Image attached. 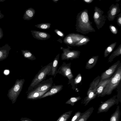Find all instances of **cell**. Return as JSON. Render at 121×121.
I'll use <instances>...</instances> for the list:
<instances>
[{
    "instance_id": "6da1fadb",
    "label": "cell",
    "mask_w": 121,
    "mask_h": 121,
    "mask_svg": "<svg viewBox=\"0 0 121 121\" xmlns=\"http://www.w3.org/2000/svg\"><path fill=\"white\" fill-rule=\"evenodd\" d=\"M76 29L77 32L85 34L95 30L89 19L88 10L85 9L78 13L76 17Z\"/></svg>"
},
{
    "instance_id": "7a4b0ae2",
    "label": "cell",
    "mask_w": 121,
    "mask_h": 121,
    "mask_svg": "<svg viewBox=\"0 0 121 121\" xmlns=\"http://www.w3.org/2000/svg\"><path fill=\"white\" fill-rule=\"evenodd\" d=\"M110 78L109 82L106 86L100 97H103L106 95H111L112 91L119 85L121 79V64L116 71Z\"/></svg>"
},
{
    "instance_id": "3957f363",
    "label": "cell",
    "mask_w": 121,
    "mask_h": 121,
    "mask_svg": "<svg viewBox=\"0 0 121 121\" xmlns=\"http://www.w3.org/2000/svg\"><path fill=\"white\" fill-rule=\"evenodd\" d=\"M52 64V62L42 67L39 71L30 84L28 89L29 91L36 85L46 79L47 75L50 71Z\"/></svg>"
},
{
    "instance_id": "277c9868",
    "label": "cell",
    "mask_w": 121,
    "mask_h": 121,
    "mask_svg": "<svg viewBox=\"0 0 121 121\" xmlns=\"http://www.w3.org/2000/svg\"><path fill=\"white\" fill-rule=\"evenodd\" d=\"M93 16L94 21L98 29L104 25L106 20L107 16L104 15L103 11L97 7H95Z\"/></svg>"
},
{
    "instance_id": "5b68a950",
    "label": "cell",
    "mask_w": 121,
    "mask_h": 121,
    "mask_svg": "<svg viewBox=\"0 0 121 121\" xmlns=\"http://www.w3.org/2000/svg\"><path fill=\"white\" fill-rule=\"evenodd\" d=\"M119 101L115 95L108 99L100 104L98 109L97 113L107 112L112 106L115 104H117Z\"/></svg>"
},
{
    "instance_id": "8992f818",
    "label": "cell",
    "mask_w": 121,
    "mask_h": 121,
    "mask_svg": "<svg viewBox=\"0 0 121 121\" xmlns=\"http://www.w3.org/2000/svg\"><path fill=\"white\" fill-rule=\"evenodd\" d=\"M68 48H64L62 47H60L62 50L63 52L61 55V60H73L74 59L79 58L80 52L78 51L70 50L69 49L71 48L67 46Z\"/></svg>"
},
{
    "instance_id": "52a82bcc",
    "label": "cell",
    "mask_w": 121,
    "mask_h": 121,
    "mask_svg": "<svg viewBox=\"0 0 121 121\" xmlns=\"http://www.w3.org/2000/svg\"><path fill=\"white\" fill-rule=\"evenodd\" d=\"M52 78L51 77L43 80L34 86L29 91L39 92L45 91L51 88L53 85Z\"/></svg>"
},
{
    "instance_id": "ba28073f",
    "label": "cell",
    "mask_w": 121,
    "mask_h": 121,
    "mask_svg": "<svg viewBox=\"0 0 121 121\" xmlns=\"http://www.w3.org/2000/svg\"><path fill=\"white\" fill-rule=\"evenodd\" d=\"M71 64L70 63H66L65 62H63L57 70L56 74L59 73L67 77L69 80H71L74 77L71 69Z\"/></svg>"
},
{
    "instance_id": "9c48e42d",
    "label": "cell",
    "mask_w": 121,
    "mask_h": 121,
    "mask_svg": "<svg viewBox=\"0 0 121 121\" xmlns=\"http://www.w3.org/2000/svg\"><path fill=\"white\" fill-rule=\"evenodd\" d=\"M120 64V61L118 60L112 65L107 70L102 73L100 77V81L110 78Z\"/></svg>"
},
{
    "instance_id": "30bf717a",
    "label": "cell",
    "mask_w": 121,
    "mask_h": 121,
    "mask_svg": "<svg viewBox=\"0 0 121 121\" xmlns=\"http://www.w3.org/2000/svg\"><path fill=\"white\" fill-rule=\"evenodd\" d=\"M119 4H112L109 8L107 12V18L109 21H113L118 14L120 12Z\"/></svg>"
},
{
    "instance_id": "8fae6325",
    "label": "cell",
    "mask_w": 121,
    "mask_h": 121,
    "mask_svg": "<svg viewBox=\"0 0 121 121\" xmlns=\"http://www.w3.org/2000/svg\"><path fill=\"white\" fill-rule=\"evenodd\" d=\"M63 85H56L54 83L52 86L44 95L39 99L54 95L61 91L63 88Z\"/></svg>"
},
{
    "instance_id": "7c38bea8",
    "label": "cell",
    "mask_w": 121,
    "mask_h": 121,
    "mask_svg": "<svg viewBox=\"0 0 121 121\" xmlns=\"http://www.w3.org/2000/svg\"><path fill=\"white\" fill-rule=\"evenodd\" d=\"M33 37L39 40H45L50 38L51 35L47 32L36 30L30 31Z\"/></svg>"
},
{
    "instance_id": "4fadbf2b",
    "label": "cell",
    "mask_w": 121,
    "mask_h": 121,
    "mask_svg": "<svg viewBox=\"0 0 121 121\" xmlns=\"http://www.w3.org/2000/svg\"><path fill=\"white\" fill-rule=\"evenodd\" d=\"M97 86L92 90L88 89L87 93V96L83 100L82 104L86 106L92 100L95 98L97 96L96 93Z\"/></svg>"
},
{
    "instance_id": "5bb4252c",
    "label": "cell",
    "mask_w": 121,
    "mask_h": 121,
    "mask_svg": "<svg viewBox=\"0 0 121 121\" xmlns=\"http://www.w3.org/2000/svg\"><path fill=\"white\" fill-rule=\"evenodd\" d=\"M60 56L59 53L54 58L52 62V64L50 71L48 75L49 76L51 75L55 78L56 75L58 66V65L59 60Z\"/></svg>"
},
{
    "instance_id": "9a60e30c",
    "label": "cell",
    "mask_w": 121,
    "mask_h": 121,
    "mask_svg": "<svg viewBox=\"0 0 121 121\" xmlns=\"http://www.w3.org/2000/svg\"><path fill=\"white\" fill-rule=\"evenodd\" d=\"M110 78L100 81L97 86L96 93L97 97H100L104 89L110 81Z\"/></svg>"
},
{
    "instance_id": "2e32d148",
    "label": "cell",
    "mask_w": 121,
    "mask_h": 121,
    "mask_svg": "<svg viewBox=\"0 0 121 121\" xmlns=\"http://www.w3.org/2000/svg\"><path fill=\"white\" fill-rule=\"evenodd\" d=\"M50 88L45 91L39 92L29 91L27 98L31 99L39 98L48 91Z\"/></svg>"
},
{
    "instance_id": "e0dca14e",
    "label": "cell",
    "mask_w": 121,
    "mask_h": 121,
    "mask_svg": "<svg viewBox=\"0 0 121 121\" xmlns=\"http://www.w3.org/2000/svg\"><path fill=\"white\" fill-rule=\"evenodd\" d=\"M94 108L93 107L89 108L83 113L77 121H87L93 112Z\"/></svg>"
},
{
    "instance_id": "ac0fdd59",
    "label": "cell",
    "mask_w": 121,
    "mask_h": 121,
    "mask_svg": "<svg viewBox=\"0 0 121 121\" xmlns=\"http://www.w3.org/2000/svg\"><path fill=\"white\" fill-rule=\"evenodd\" d=\"M99 57V56H94L91 58L87 61L85 68L87 69H89L93 68L96 65Z\"/></svg>"
},
{
    "instance_id": "d6986e66",
    "label": "cell",
    "mask_w": 121,
    "mask_h": 121,
    "mask_svg": "<svg viewBox=\"0 0 121 121\" xmlns=\"http://www.w3.org/2000/svg\"><path fill=\"white\" fill-rule=\"evenodd\" d=\"M121 115L119 106H117L115 111L111 115L109 121H119Z\"/></svg>"
},
{
    "instance_id": "ffe728a7",
    "label": "cell",
    "mask_w": 121,
    "mask_h": 121,
    "mask_svg": "<svg viewBox=\"0 0 121 121\" xmlns=\"http://www.w3.org/2000/svg\"><path fill=\"white\" fill-rule=\"evenodd\" d=\"M35 13V10L32 8H30L26 9L24 15V19L30 20L34 17Z\"/></svg>"
},
{
    "instance_id": "44dd1931",
    "label": "cell",
    "mask_w": 121,
    "mask_h": 121,
    "mask_svg": "<svg viewBox=\"0 0 121 121\" xmlns=\"http://www.w3.org/2000/svg\"><path fill=\"white\" fill-rule=\"evenodd\" d=\"M121 54V44L112 54L108 59V62H111L114 58Z\"/></svg>"
},
{
    "instance_id": "7402d4cb",
    "label": "cell",
    "mask_w": 121,
    "mask_h": 121,
    "mask_svg": "<svg viewBox=\"0 0 121 121\" xmlns=\"http://www.w3.org/2000/svg\"><path fill=\"white\" fill-rule=\"evenodd\" d=\"M117 42L112 43L109 45L105 50L104 52V57H107L113 50L116 46Z\"/></svg>"
},
{
    "instance_id": "603a6c76",
    "label": "cell",
    "mask_w": 121,
    "mask_h": 121,
    "mask_svg": "<svg viewBox=\"0 0 121 121\" xmlns=\"http://www.w3.org/2000/svg\"><path fill=\"white\" fill-rule=\"evenodd\" d=\"M101 77L99 76L95 78L91 83L88 89L92 90L96 88L100 82Z\"/></svg>"
},
{
    "instance_id": "cb8c5ba5",
    "label": "cell",
    "mask_w": 121,
    "mask_h": 121,
    "mask_svg": "<svg viewBox=\"0 0 121 121\" xmlns=\"http://www.w3.org/2000/svg\"><path fill=\"white\" fill-rule=\"evenodd\" d=\"M23 52V55L25 58L32 60L36 59V57L30 51L26 50L24 51Z\"/></svg>"
},
{
    "instance_id": "d4e9b609",
    "label": "cell",
    "mask_w": 121,
    "mask_h": 121,
    "mask_svg": "<svg viewBox=\"0 0 121 121\" xmlns=\"http://www.w3.org/2000/svg\"><path fill=\"white\" fill-rule=\"evenodd\" d=\"M51 25L50 23H44L36 25L35 26L40 29L46 30L49 29Z\"/></svg>"
},
{
    "instance_id": "484cf974",
    "label": "cell",
    "mask_w": 121,
    "mask_h": 121,
    "mask_svg": "<svg viewBox=\"0 0 121 121\" xmlns=\"http://www.w3.org/2000/svg\"><path fill=\"white\" fill-rule=\"evenodd\" d=\"M63 41L64 43L66 44L73 46V43L70 34L67 35L64 38Z\"/></svg>"
},
{
    "instance_id": "4316f807",
    "label": "cell",
    "mask_w": 121,
    "mask_h": 121,
    "mask_svg": "<svg viewBox=\"0 0 121 121\" xmlns=\"http://www.w3.org/2000/svg\"><path fill=\"white\" fill-rule=\"evenodd\" d=\"M81 97L79 96L77 97H71L66 102V103L74 105L76 102L80 100Z\"/></svg>"
},
{
    "instance_id": "83f0119b",
    "label": "cell",
    "mask_w": 121,
    "mask_h": 121,
    "mask_svg": "<svg viewBox=\"0 0 121 121\" xmlns=\"http://www.w3.org/2000/svg\"><path fill=\"white\" fill-rule=\"evenodd\" d=\"M90 41L89 38L85 36L79 42L75 45L78 46L86 45Z\"/></svg>"
},
{
    "instance_id": "f1b7e54d",
    "label": "cell",
    "mask_w": 121,
    "mask_h": 121,
    "mask_svg": "<svg viewBox=\"0 0 121 121\" xmlns=\"http://www.w3.org/2000/svg\"><path fill=\"white\" fill-rule=\"evenodd\" d=\"M80 111H77L75 113L71 121H77L82 114Z\"/></svg>"
},
{
    "instance_id": "f546056e",
    "label": "cell",
    "mask_w": 121,
    "mask_h": 121,
    "mask_svg": "<svg viewBox=\"0 0 121 121\" xmlns=\"http://www.w3.org/2000/svg\"><path fill=\"white\" fill-rule=\"evenodd\" d=\"M82 79V77L80 73H78L74 79V83L75 84L80 82Z\"/></svg>"
},
{
    "instance_id": "4dcf8cb0",
    "label": "cell",
    "mask_w": 121,
    "mask_h": 121,
    "mask_svg": "<svg viewBox=\"0 0 121 121\" xmlns=\"http://www.w3.org/2000/svg\"><path fill=\"white\" fill-rule=\"evenodd\" d=\"M109 29L111 32L114 34H117L118 32V30L116 27L114 26L111 25L109 26Z\"/></svg>"
},
{
    "instance_id": "1f68e13d",
    "label": "cell",
    "mask_w": 121,
    "mask_h": 121,
    "mask_svg": "<svg viewBox=\"0 0 121 121\" xmlns=\"http://www.w3.org/2000/svg\"><path fill=\"white\" fill-rule=\"evenodd\" d=\"M54 31L57 35L61 37H63L65 36L64 34L62 31L57 29L54 30Z\"/></svg>"
},
{
    "instance_id": "d6a6232c",
    "label": "cell",
    "mask_w": 121,
    "mask_h": 121,
    "mask_svg": "<svg viewBox=\"0 0 121 121\" xmlns=\"http://www.w3.org/2000/svg\"><path fill=\"white\" fill-rule=\"evenodd\" d=\"M118 16L117 19V22L119 26H121V13H120L116 17Z\"/></svg>"
},
{
    "instance_id": "836d02e7",
    "label": "cell",
    "mask_w": 121,
    "mask_h": 121,
    "mask_svg": "<svg viewBox=\"0 0 121 121\" xmlns=\"http://www.w3.org/2000/svg\"><path fill=\"white\" fill-rule=\"evenodd\" d=\"M20 88V86L18 85H16L14 87V90L15 91L17 92L19 89Z\"/></svg>"
},
{
    "instance_id": "e575fe53",
    "label": "cell",
    "mask_w": 121,
    "mask_h": 121,
    "mask_svg": "<svg viewBox=\"0 0 121 121\" xmlns=\"http://www.w3.org/2000/svg\"><path fill=\"white\" fill-rule=\"evenodd\" d=\"M83 1L85 3L89 4L92 2L93 1V0H84Z\"/></svg>"
},
{
    "instance_id": "d590c367",
    "label": "cell",
    "mask_w": 121,
    "mask_h": 121,
    "mask_svg": "<svg viewBox=\"0 0 121 121\" xmlns=\"http://www.w3.org/2000/svg\"><path fill=\"white\" fill-rule=\"evenodd\" d=\"M9 73V71L8 70H5L4 72V73L6 75L8 74Z\"/></svg>"
},
{
    "instance_id": "8d00e7d4",
    "label": "cell",
    "mask_w": 121,
    "mask_h": 121,
    "mask_svg": "<svg viewBox=\"0 0 121 121\" xmlns=\"http://www.w3.org/2000/svg\"><path fill=\"white\" fill-rule=\"evenodd\" d=\"M59 0H52L55 3H57Z\"/></svg>"
},
{
    "instance_id": "74e56055",
    "label": "cell",
    "mask_w": 121,
    "mask_h": 121,
    "mask_svg": "<svg viewBox=\"0 0 121 121\" xmlns=\"http://www.w3.org/2000/svg\"><path fill=\"white\" fill-rule=\"evenodd\" d=\"M2 52L1 51H0V57L2 56Z\"/></svg>"
},
{
    "instance_id": "f35d334b",
    "label": "cell",
    "mask_w": 121,
    "mask_h": 121,
    "mask_svg": "<svg viewBox=\"0 0 121 121\" xmlns=\"http://www.w3.org/2000/svg\"><path fill=\"white\" fill-rule=\"evenodd\" d=\"M103 121V120H101V121Z\"/></svg>"
},
{
    "instance_id": "ab89813d",
    "label": "cell",
    "mask_w": 121,
    "mask_h": 121,
    "mask_svg": "<svg viewBox=\"0 0 121 121\" xmlns=\"http://www.w3.org/2000/svg\"><path fill=\"white\" fill-rule=\"evenodd\" d=\"M9 121V120H8V121Z\"/></svg>"
}]
</instances>
